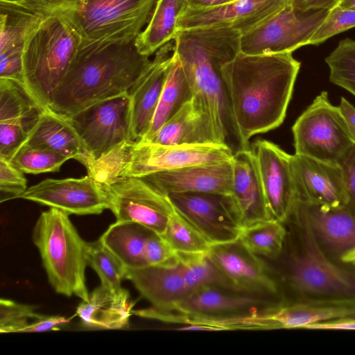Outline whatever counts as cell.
Returning a JSON list of instances; mask_svg holds the SVG:
<instances>
[{
    "mask_svg": "<svg viewBox=\"0 0 355 355\" xmlns=\"http://www.w3.org/2000/svg\"><path fill=\"white\" fill-rule=\"evenodd\" d=\"M17 198L55 208L69 215L100 214L109 209L104 187L88 174L80 178H46L28 187Z\"/></svg>",
    "mask_w": 355,
    "mask_h": 355,
    "instance_id": "15",
    "label": "cell"
},
{
    "mask_svg": "<svg viewBox=\"0 0 355 355\" xmlns=\"http://www.w3.org/2000/svg\"><path fill=\"white\" fill-rule=\"evenodd\" d=\"M300 65L292 53L248 55L240 51L221 67L243 148H249L252 136L283 123Z\"/></svg>",
    "mask_w": 355,
    "mask_h": 355,
    "instance_id": "1",
    "label": "cell"
},
{
    "mask_svg": "<svg viewBox=\"0 0 355 355\" xmlns=\"http://www.w3.org/2000/svg\"><path fill=\"white\" fill-rule=\"evenodd\" d=\"M330 81L355 96V41L346 38L325 58Z\"/></svg>",
    "mask_w": 355,
    "mask_h": 355,
    "instance_id": "36",
    "label": "cell"
},
{
    "mask_svg": "<svg viewBox=\"0 0 355 355\" xmlns=\"http://www.w3.org/2000/svg\"><path fill=\"white\" fill-rule=\"evenodd\" d=\"M329 12H302L287 3L270 18L241 35V51L248 55L293 53L307 45Z\"/></svg>",
    "mask_w": 355,
    "mask_h": 355,
    "instance_id": "10",
    "label": "cell"
},
{
    "mask_svg": "<svg viewBox=\"0 0 355 355\" xmlns=\"http://www.w3.org/2000/svg\"><path fill=\"white\" fill-rule=\"evenodd\" d=\"M69 214L50 207L41 213L33 231L49 282L56 293L87 301L86 243Z\"/></svg>",
    "mask_w": 355,
    "mask_h": 355,
    "instance_id": "8",
    "label": "cell"
},
{
    "mask_svg": "<svg viewBox=\"0 0 355 355\" xmlns=\"http://www.w3.org/2000/svg\"><path fill=\"white\" fill-rule=\"evenodd\" d=\"M207 254L235 291L284 300L278 279L260 257L251 252L239 240L212 245Z\"/></svg>",
    "mask_w": 355,
    "mask_h": 355,
    "instance_id": "14",
    "label": "cell"
},
{
    "mask_svg": "<svg viewBox=\"0 0 355 355\" xmlns=\"http://www.w3.org/2000/svg\"><path fill=\"white\" fill-rule=\"evenodd\" d=\"M293 241L284 249L281 284L290 295L287 301L355 302V272L340 266L316 240L297 202L290 220Z\"/></svg>",
    "mask_w": 355,
    "mask_h": 355,
    "instance_id": "4",
    "label": "cell"
},
{
    "mask_svg": "<svg viewBox=\"0 0 355 355\" xmlns=\"http://www.w3.org/2000/svg\"><path fill=\"white\" fill-rule=\"evenodd\" d=\"M340 261L343 263L355 266V247L345 254Z\"/></svg>",
    "mask_w": 355,
    "mask_h": 355,
    "instance_id": "48",
    "label": "cell"
},
{
    "mask_svg": "<svg viewBox=\"0 0 355 355\" xmlns=\"http://www.w3.org/2000/svg\"><path fill=\"white\" fill-rule=\"evenodd\" d=\"M227 144L164 145L128 141L104 157L92 161L87 174L103 185L125 177L142 178L188 166L232 159Z\"/></svg>",
    "mask_w": 355,
    "mask_h": 355,
    "instance_id": "7",
    "label": "cell"
},
{
    "mask_svg": "<svg viewBox=\"0 0 355 355\" xmlns=\"http://www.w3.org/2000/svg\"><path fill=\"white\" fill-rule=\"evenodd\" d=\"M103 186L107 194L109 209L117 221L137 223L164 234L173 211L168 196L138 177L121 178Z\"/></svg>",
    "mask_w": 355,
    "mask_h": 355,
    "instance_id": "12",
    "label": "cell"
},
{
    "mask_svg": "<svg viewBox=\"0 0 355 355\" xmlns=\"http://www.w3.org/2000/svg\"><path fill=\"white\" fill-rule=\"evenodd\" d=\"M295 154L338 164L355 143L338 106L322 92L292 127Z\"/></svg>",
    "mask_w": 355,
    "mask_h": 355,
    "instance_id": "9",
    "label": "cell"
},
{
    "mask_svg": "<svg viewBox=\"0 0 355 355\" xmlns=\"http://www.w3.org/2000/svg\"><path fill=\"white\" fill-rule=\"evenodd\" d=\"M341 167L347 194L345 208L355 216V143L341 158Z\"/></svg>",
    "mask_w": 355,
    "mask_h": 355,
    "instance_id": "42",
    "label": "cell"
},
{
    "mask_svg": "<svg viewBox=\"0 0 355 355\" xmlns=\"http://www.w3.org/2000/svg\"><path fill=\"white\" fill-rule=\"evenodd\" d=\"M168 197L174 208L211 245L239 240L243 226L231 196L180 193Z\"/></svg>",
    "mask_w": 355,
    "mask_h": 355,
    "instance_id": "13",
    "label": "cell"
},
{
    "mask_svg": "<svg viewBox=\"0 0 355 355\" xmlns=\"http://www.w3.org/2000/svg\"><path fill=\"white\" fill-rule=\"evenodd\" d=\"M345 122L348 130L355 141V107L344 97L340 98L338 106Z\"/></svg>",
    "mask_w": 355,
    "mask_h": 355,
    "instance_id": "46",
    "label": "cell"
},
{
    "mask_svg": "<svg viewBox=\"0 0 355 355\" xmlns=\"http://www.w3.org/2000/svg\"><path fill=\"white\" fill-rule=\"evenodd\" d=\"M141 178L166 196L180 193L231 196L233 189V161L232 159L191 165L157 172Z\"/></svg>",
    "mask_w": 355,
    "mask_h": 355,
    "instance_id": "20",
    "label": "cell"
},
{
    "mask_svg": "<svg viewBox=\"0 0 355 355\" xmlns=\"http://www.w3.org/2000/svg\"><path fill=\"white\" fill-rule=\"evenodd\" d=\"M132 307L128 291L101 284L89 293L87 301L82 300L76 315L87 328L120 329L128 325Z\"/></svg>",
    "mask_w": 355,
    "mask_h": 355,
    "instance_id": "26",
    "label": "cell"
},
{
    "mask_svg": "<svg viewBox=\"0 0 355 355\" xmlns=\"http://www.w3.org/2000/svg\"><path fill=\"white\" fill-rule=\"evenodd\" d=\"M144 142L164 145L220 144L208 113L193 97Z\"/></svg>",
    "mask_w": 355,
    "mask_h": 355,
    "instance_id": "24",
    "label": "cell"
},
{
    "mask_svg": "<svg viewBox=\"0 0 355 355\" xmlns=\"http://www.w3.org/2000/svg\"><path fill=\"white\" fill-rule=\"evenodd\" d=\"M355 27V9L340 4L329 12L311 37L307 45H318L331 37Z\"/></svg>",
    "mask_w": 355,
    "mask_h": 355,
    "instance_id": "39",
    "label": "cell"
},
{
    "mask_svg": "<svg viewBox=\"0 0 355 355\" xmlns=\"http://www.w3.org/2000/svg\"><path fill=\"white\" fill-rule=\"evenodd\" d=\"M189 6L195 8H211L218 6L232 0H185Z\"/></svg>",
    "mask_w": 355,
    "mask_h": 355,
    "instance_id": "47",
    "label": "cell"
},
{
    "mask_svg": "<svg viewBox=\"0 0 355 355\" xmlns=\"http://www.w3.org/2000/svg\"><path fill=\"white\" fill-rule=\"evenodd\" d=\"M85 250L87 265L97 273L101 284L115 290L121 288L126 268L100 239L87 242Z\"/></svg>",
    "mask_w": 355,
    "mask_h": 355,
    "instance_id": "35",
    "label": "cell"
},
{
    "mask_svg": "<svg viewBox=\"0 0 355 355\" xmlns=\"http://www.w3.org/2000/svg\"><path fill=\"white\" fill-rule=\"evenodd\" d=\"M23 145L58 153L78 161L85 168L92 162V157L67 119L49 108L43 111Z\"/></svg>",
    "mask_w": 355,
    "mask_h": 355,
    "instance_id": "27",
    "label": "cell"
},
{
    "mask_svg": "<svg viewBox=\"0 0 355 355\" xmlns=\"http://www.w3.org/2000/svg\"><path fill=\"white\" fill-rule=\"evenodd\" d=\"M288 0H232L211 8L188 5L177 22V31L198 28H226L243 34L282 10Z\"/></svg>",
    "mask_w": 355,
    "mask_h": 355,
    "instance_id": "16",
    "label": "cell"
},
{
    "mask_svg": "<svg viewBox=\"0 0 355 355\" xmlns=\"http://www.w3.org/2000/svg\"><path fill=\"white\" fill-rule=\"evenodd\" d=\"M125 279L152 306L159 309H170L189 295L180 262L175 266H147L126 269Z\"/></svg>",
    "mask_w": 355,
    "mask_h": 355,
    "instance_id": "25",
    "label": "cell"
},
{
    "mask_svg": "<svg viewBox=\"0 0 355 355\" xmlns=\"http://www.w3.org/2000/svg\"><path fill=\"white\" fill-rule=\"evenodd\" d=\"M69 159V157L52 150L22 145L9 162L24 173L39 174L59 171Z\"/></svg>",
    "mask_w": 355,
    "mask_h": 355,
    "instance_id": "37",
    "label": "cell"
},
{
    "mask_svg": "<svg viewBox=\"0 0 355 355\" xmlns=\"http://www.w3.org/2000/svg\"><path fill=\"white\" fill-rule=\"evenodd\" d=\"M178 254L189 295L205 287L236 291L207 253Z\"/></svg>",
    "mask_w": 355,
    "mask_h": 355,
    "instance_id": "33",
    "label": "cell"
},
{
    "mask_svg": "<svg viewBox=\"0 0 355 355\" xmlns=\"http://www.w3.org/2000/svg\"><path fill=\"white\" fill-rule=\"evenodd\" d=\"M64 22L81 44L135 42L156 0H24Z\"/></svg>",
    "mask_w": 355,
    "mask_h": 355,
    "instance_id": "5",
    "label": "cell"
},
{
    "mask_svg": "<svg viewBox=\"0 0 355 355\" xmlns=\"http://www.w3.org/2000/svg\"><path fill=\"white\" fill-rule=\"evenodd\" d=\"M129 104V96L125 94L65 116L82 141L92 162L130 141Z\"/></svg>",
    "mask_w": 355,
    "mask_h": 355,
    "instance_id": "11",
    "label": "cell"
},
{
    "mask_svg": "<svg viewBox=\"0 0 355 355\" xmlns=\"http://www.w3.org/2000/svg\"><path fill=\"white\" fill-rule=\"evenodd\" d=\"M279 301L223 288L205 287L189 294L168 310L207 315L229 314L252 311Z\"/></svg>",
    "mask_w": 355,
    "mask_h": 355,
    "instance_id": "28",
    "label": "cell"
},
{
    "mask_svg": "<svg viewBox=\"0 0 355 355\" xmlns=\"http://www.w3.org/2000/svg\"><path fill=\"white\" fill-rule=\"evenodd\" d=\"M322 250L338 259L355 247V216L345 207H324L297 200Z\"/></svg>",
    "mask_w": 355,
    "mask_h": 355,
    "instance_id": "23",
    "label": "cell"
},
{
    "mask_svg": "<svg viewBox=\"0 0 355 355\" xmlns=\"http://www.w3.org/2000/svg\"><path fill=\"white\" fill-rule=\"evenodd\" d=\"M232 161L233 189L231 197L243 227L271 219L253 152L249 148L239 149L234 153Z\"/></svg>",
    "mask_w": 355,
    "mask_h": 355,
    "instance_id": "22",
    "label": "cell"
},
{
    "mask_svg": "<svg viewBox=\"0 0 355 355\" xmlns=\"http://www.w3.org/2000/svg\"><path fill=\"white\" fill-rule=\"evenodd\" d=\"M285 224L272 218L253 223L242 228L239 240L259 257L278 259L288 236Z\"/></svg>",
    "mask_w": 355,
    "mask_h": 355,
    "instance_id": "32",
    "label": "cell"
},
{
    "mask_svg": "<svg viewBox=\"0 0 355 355\" xmlns=\"http://www.w3.org/2000/svg\"><path fill=\"white\" fill-rule=\"evenodd\" d=\"M291 166L298 201L324 207H345L347 194L339 164L295 153L291 156Z\"/></svg>",
    "mask_w": 355,
    "mask_h": 355,
    "instance_id": "18",
    "label": "cell"
},
{
    "mask_svg": "<svg viewBox=\"0 0 355 355\" xmlns=\"http://www.w3.org/2000/svg\"><path fill=\"white\" fill-rule=\"evenodd\" d=\"M70 318L60 315H41L33 320L23 331L22 333H35L49 331H57L60 326L69 322Z\"/></svg>",
    "mask_w": 355,
    "mask_h": 355,
    "instance_id": "43",
    "label": "cell"
},
{
    "mask_svg": "<svg viewBox=\"0 0 355 355\" xmlns=\"http://www.w3.org/2000/svg\"><path fill=\"white\" fill-rule=\"evenodd\" d=\"M161 236L177 253H207L212 245L174 207Z\"/></svg>",
    "mask_w": 355,
    "mask_h": 355,
    "instance_id": "34",
    "label": "cell"
},
{
    "mask_svg": "<svg viewBox=\"0 0 355 355\" xmlns=\"http://www.w3.org/2000/svg\"><path fill=\"white\" fill-rule=\"evenodd\" d=\"M41 314L35 312V307L3 299L0 300V333H22L31 323Z\"/></svg>",
    "mask_w": 355,
    "mask_h": 355,
    "instance_id": "38",
    "label": "cell"
},
{
    "mask_svg": "<svg viewBox=\"0 0 355 355\" xmlns=\"http://www.w3.org/2000/svg\"><path fill=\"white\" fill-rule=\"evenodd\" d=\"M174 44L161 47L148 66L128 91L129 138L139 141L147 133L166 80Z\"/></svg>",
    "mask_w": 355,
    "mask_h": 355,
    "instance_id": "21",
    "label": "cell"
},
{
    "mask_svg": "<svg viewBox=\"0 0 355 355\" xmlns=\"http://www.w3.org/2000/svg\"><path fill=\"white\" fill-rule=\"evenodd\" d=\"M146 257L148 266H175L179 263L178 254L161 235L153 232L146 239Z\"/></svg>",
    "mask_w": 355,
    "mask_h": 355,
    "instance_id": "40",
    "label": "cell"
},
{
    "mask_svg": "<svg viewBox=\"0 0 355 355\" xmlns=\"http://www.w3.org/2000/svg\"><path fill=\"white\" fill-rule=\"evenodd\" d=\"M45 109L24 88L0 79V157L8 161L27 140Z\"/></svg>",
    "mask_w": 355,
    "mask_h": 355,
    "instance_id": "19",
    "label": "cell"
},
{
    "mask_svg": "<svg viewBox=\"0 0 355 355\" xmlns=\"http://www.w3.org/2000/svg\"><path fill=\"white\" fill-rule=\"evenodd\" d=\"M342 0H288L293 8L306 12L316 10H331L339 5Z\"/></svg>",
    "mask_w": 355,
    "mask_h": 355,
    "instance_id": "44",
    "label": "cell"
},
{
    "mask_svg": "<svg viewBox=\"0 0 355 355\" xmlns=\"http://www.w3.org/2000/svg\"><path fill=\"white\" fill-rule=\"evenodd\" d=\"M150 232L137 223L116 220L99 239L126 269H136L148 266L146 242Z\"/></svg>",
    "mask_w": 355,
    "mask_h": 355,
    "instance_id": "29",
    "label": "cell"
},
{
    "mask_svg": "<svg viewBox=\"0 0 355 355\" xmlns=\"http://www.w3.org/2000/svg\"><path fill=\"white\" fill-rule=\"evenodd\" d=\"M305 329L355 330V318H343L309 325Z\"/></svg>",
    "mask_w": 355,
    "mask_h": 355,
    "instance_id": "45",
    "label": "cell"
},
{
    "mask_svg": "<svg viewBox=\"0 0 355 355\" xmlns=\"http://www.w3.org/2000/svg\"><path fill=\"white\" fill-rule=\"evenodd\" d=\"M150 62L135 42L80 44L49 109L69 116L94 103L128 94Z\"/></svg>",
    "mask_w": 355,
    "mask_h": 355,
    "instance_id": "2",
    "label": "cell"
},
{
    "mask_svg": "<svg viewBox=\"0 0 355 355\" xmlns=\"http://www.w3.org/2000/svg\"><path fill=\"white\" fill-rule=\"evenodd\" d=\"M193 97L182 65L174 52L150 128L139 141H148L180 107Z\"/></svg>",
    "mask_w": 355,
    "mask_h": 355,
    "instance_id": "31",
    "label": "cell"
},
{
    "mask_svg": "<svg viewBox=\"0 0 355 355\" xmlns=\"http://www.w3.org/2000/svg\"><path fill=\"white\" fill-rule=\"evenodd\" d=\"M241 35L232 28H191L177 31L173 44L193 97L208 113L218 142L231 148L234 136L243 148L220 73L221 67L241 51Z\"/></svg>",
    "mask_w": 355,
    "mask_h": 355,
    "instance_id": "3",
    "label": "cell"
},
{
    "mask_svg": "<svg viewBox=\"0 0 355 355\" xmlns=\"http://www.w3.org/2000/svg\"><path fill=\"white\" fill-rule=\"evenodd\" d=\"M251 150L257 162L269 215L271 218L286 223L293 215L297 201L291 155L265 139L257 140Z\"/></svg>",
    "mask_w": 355,
    "mask_h": 355,
    "instance_id": "17",
    "label": "cell"
},
{
    "mask_svg": "<svg viewBox=\"0 0 355 355\" xmlns=\"http://www.w3.org/2000/svg\"><path fill=\"white\" fill-rule=\"evenodd\" d=\"M187 6L185 0H156L146 26L135 41L138 52L149 57L174 40L178 19Z\"/></svg>",
    "mask_w": 355,
    "mask_h": 355,
    "instance_id": "30",
    "label": "cell"
},
{
    "mask_svg": "<svg viewBox=\"0 0 355 355\" xmlns=\"http://www.w3.org/2000/svg\"><path fill=\"white\" fill-rule=\"evenodd\" d=\"M340 5L355 9V0H342Z\"/></svg>",
    "mask_w": 355,
    "mask_h": 355,
    "instance_id": "49",
    "label": "cell"
},
{
    "mask_svg": "<svg viewBox=\"0 0 355 355\" xmlns=\"http://www.w3.org/2000/svg\"><path fill=\"white\" fill-rule=\"evenodd\" d=\"M27 189L24 173L0 157V190L6 195L3 200L17 198Z\"/></svg>",
    "mask_w": 355,
    "mask_h": 355,
    "instance_id": "41",
    "label": "cell"
},
{
    "mask_svg": "<svg viewBox=\"0 0 355 355\" xmlns=\"http://www.w3.org/2000/svg\"><path fill=\"white\" fill-rule=\"evenodd\" d=\"M29 7L22 46L23 78L26 92L48 109L81 42L62 20Z\"/></svg>",
    "mask_w": 355,
    "mask_h": 355,
    "instance_id": "6",
    "label": "cell"
}]
</instances>
